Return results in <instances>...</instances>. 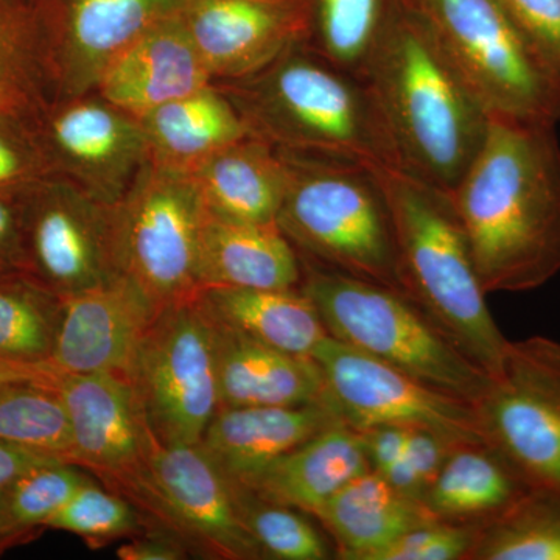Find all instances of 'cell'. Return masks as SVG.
Returning a JSON list of instances; mask_svg holds the SVG:
<instances>
[{
    "label": "cell",
    "mask_w": 560,
    "mask_h": 560,
    "mask_svg": "<svg viewBox=\"0 0 560 560\" xmlns=\"http://www.w3.org/2000/svg\"><path fill=\"white\" fill-rule=\"evenodd\" d=\"M51 385L68 412L72 464L97 475L114 492L135 481L158 436L130 378L54 372Z\"/></svg>",
    "instance_id": "cell-16"
},
{
    "label": "cell",
    "mask_w": 560,
    "mask_h": 560,
    "mask_svg": "<svg viewBox=\"0 0 560 560\" xmlns=\"http://www.w3.org/2000/svg\"><path fill=\"white\" fill-rule=\"evenodd\" d=\"M307 44L338 68L364 80L383 36L404 7V0H308Z\"/></svg>",
    "instance_id": "cell-30"
},
{
    "label": "cell",
    "mask_w": 560,
    "mask_h": 560,
    "mask_svg": "<svg viewBox=\"0 0 560 560\" xmlns=\"http://www.w3.org/2000/svg\"><path fill=\"white\" fill-rule=\"evenodd\" d=\"M117 493L138 508L147 533L167 534L189 555L265 559L238 518L226 475L200 444H164L156 440L145 469Z\"/></svg>",
    "instance_id": "cell-9"
},
{
    "label": "cell",
    "mask_w": 560,
    "mask_h": 560,
    "mask_svg": "<svg viewBox=\"0 0 560 560\" xmlns=\"http://www.w3.org/2000/svg\"><path fill=\"white\" fill-rule=\"evenodd\" d=\"M61 298L24 272L0 275V364L50 371Z\"/></svg>",
    "instance_id": "cell-29"
},
{
    "label": "cell",
    "mask_w": 560,
    "mask_h": 560,
    "mask_svg": "<svg viewBox=\"0 0 560 560\" xmlns=\"http://www.w3.org/2000/svg\"><path fill=\"white\" fill-rule=\"evenodd\" d=\"M467 560H560V499L533 489L482 526Z\"/></svg>",
    "instance_id": "cell-33"
},
{
    "label": "cell",
    "mask_w": 560,
    "mask_h": 560,
    "mask_svg": "<svg viewBox=\"0 0 560 560\" xmlns=\"http://www.w3.org/2000/svg\"><path fill=\"white\" fill-rule=\"evenodd\" d=\"M210 323L215 338L220 408L329 401L323 371L313 357L294 355Z\"/></svg>",
    "instance_id": "cell-21"
},
{
    "label": "cell",
    "mask_w": 560,
    "mask_h": 560,
    "mask_svg": "<svg viewBox=\"0 0 560 560\" xmlns=\"http://www.w3.org/2000/svg\"><path fill=\"white\" fill-rule=\"evenodd\" d=\"M331 407L357 430L399 425L430 430L455 445L486 441L474 404L433 388L327 335L313 352Z\"/></svg>",
    "instance_id": "cell-13"
},
{
    "label": "cell",
    "mask_w": 560,
    "mask_h": 560,
    "mask_svg": "<svg viewBox=\"0 0 560 560\" xmlns=\"http://www.w3.org/2000/svg\"><path fill=\"white\" fill-rule=\"evenodd\" d=\"M189 0H54L36 7L46 47L51 98L97 88L110 62Z\"/></svg>",
    "instance_id": "cell-15"
},
{
    "label": "cell",
    "mask_w": 560,
    "mask_h": 560,
    "mask_svg": "<svg viewBox=\"0 0 560 560\" xmlns=\"http://www.w3.org/2000/svg\"><path fill=\"white\" fill-rule=\"evenodd\" d=\"M55 175L33 116L0 113V194H21Z\"/></svg>",
    "instance_id": "cell-37"
},
{
    "label": "cell",
    "mask_w": 560,
    "mask_h": 560,
    "mask_svg": "<svg viewBox=\"0 0 560 560\" xmlns=\"http://www.w3.org/2000/svg\"><path fill=\"white\" fill-rule=\"evenodd\" d=\"M197 279L201 289L298 290L302 261L278 223H238L206 210L198 238Z\"/></svg>",
    "instance_id": "cell-22"
},
{
    "label": "cell",
    "mask_w": 560,
    "mask_h": 560,
    "mask_svg": "<svg viewBox=\"0 0 560 560\" xmlns=\"http://www.w3.org/2000/svg\"><path fill=\"white\" fill-rule=\"evenodd\" d=\"M46 528L75 534L95 548L147 533L145 521L131 501L92 480L73 493Z\"/></svg>",
    "instance_id": "cell-36"
},
{
    "label": "cell",
    "mask_w": 560,
    "mask_h": 560,
    "mask_svg": "<svg viewBox=\"0 0 560 560\" xmlns=\"http://www.w3.org/2000/svg\"><path fill=\"white\" fill-rule=\"evenodd\" d=\"M130 381L164 444H200L220 410L215 338L197 298L164 308L136 357Z\"/></svg>",
    "instance_id": "cell-10"
},
{
    "label": "cell",
    "mask_w": 560,
    "mask_h": 560,
    "mask_svg": "<svg viewBox=\"0 0 560 560\" xmlns=\"http://www.w3.org/2000/svg\"><path fill=\"white\" fill-rule=\"evenodd\" d=\"M197 302L219 326L294 355L312 357L329 335L315 305L300 289L205 287Z\"/></svg>",
    "instance_id": "cell-28"
},
{
    "label": "cell",
    "mask_w": 560,
    "mask_h": 560,
    "mask_svg": "<svg viewBox=\"0 0 560 560\" xmlns=\"http://www.w3.org/2000/svg\"><path fill=\"white\" fill-rule=\"evenodd\" d=\"M55 175L114 206L149 161L138 117L97 92L51 98L33 116Z\"/></svg>",
    "instance_id": "cell-14"
},
{
    "label": "cell",
    "mask_w": 560,
    "mask_h": 560,
    "mask_svg": "<svg viewBox=\"0 0 560 560\" xmlns=\"http://www.w3.org/2000/svg\"><path fill=\"white\" fill-rule=\"evenodd\" d=\"M228 478V477H226ZM238 518L264 551L265 559L327 560L331 550L304 512L260 497L242 482L231 480Z\"/></svg>",
    "instance_id": "cell-34"
},
{
    "label": "cell",
    "mask_w": 560,
    "mask_h": 560,
    "mask_svg": "<svg viewBox=\"0 0 560 560\" xmlns=\"http://www.w3.org/2000/svg\"><path fill=\"white\" fill-rule=\"evenodd\" d=\"M533 490L489 442L456 445L422 504L436 521L486 526Z\"/></svg>",
    "instance_id": "cell-26"
},
{
    "label": "cell",
    "mask_w": 560,
    "mask_h": 560,
    "mask_svg": "<svg viewBox=\"0 0 560 560\" xmlns=\"http://www.w3.org/2000/svg\"><path fill=\"white\" fill-rule=\"evenodd\" d=\"M486 441L533 489L560 499V345L512 342L503 370L474 404Z\"/></svg>",
    "instance_id": "cell-11"
},
{
    "label": "cell",
    "mask_w": 560,
    "mask_h": 560,
    "mask_svg": "<svg viewBox=\"0 0 560 560\" xmlns=\"http://www.w3.org/2000/svg\"><path fill=\"white\" fill-rule=\"evenodd\" d=\"M183 18L213 83L254 75L311 35L308 0H189Z\"/></svg>",
    "instance_id": "cell-17"
},
{
    "label": "cell",
    "mask_w": 560,
    "mask_h": 560,
    "mask_svg": "<svg viewBox=\"0 0 560 560\" xmlns=\"http://www.w3.org/2000/svg\"><path fill=\"white\" fill-rule=\"evenodd\" d=\"M5 110H14V109H11L10 106L5 105V103L0 102V113H5ZM14 113H18V110H14Z\"/></svg>",
    "instance_id": "cell-47"
},
{
    "label": "cell",
    "mask_w": 560,
    "mask_h": 560,
    "mask_svg": "<svg viewBox=\"0 0 560 560\" xmlns=\"http://www.w3.org/2000/svg\"><path fill=\"white\" fill-rule=\"evenodd\" d=\"M51 375L0 383V441L72 463L68 412Z\"/></svg>",
    "instance_id": "cell-32"
},
{
    "label": "cell",
    "mask_w": 560,
    "mask_h": 560,
    "mask_svg": "<svg viewBox=\"0 0 560 560\" xmlns=\"http://www.w3.org/2000/svg\"><path fill=\"white\" fill-rule=\"evenodd\" d=\"M50 101L38 10L24 0H0V102L35 116Z\"/></svg>",
    "instance_id": "cell-31"
},
{
    "label": "cell",
    "mask_w": 560,
    "mask_h": 560,
    "mask_svg": "<svg viewBox=\"0 0 560 560\" xmlns=\"http://www.w3.org/2000/svg\"><path fill=\"white\" fill-rule=\"evenodd\" d=\"M364 80L401 171L451 194L480 151L490 116L427 22L405 3Z\"/></svg>",
    "instance_id": "cell-2"
},
{
    "label": "cell",
    "mask_w": 560,
    "mask_h": 560,
    "mask_svg": "<svg viewBox=\"0 0 560 560\" xmlns=\"http://www.w3.org/2000/svg\"><path fill=\"white\" fill-rule=\"evenodd\" d=\"M371 470L385 477L404 455L411 429L399 425H375L360 430Z\"/></svg>",
    "instance_id": "cell-41"
},
{
    "label": "cell",
    "mask_w": 560,
    "mask_h": 560,
    "mask_svg": "<svg viewBox=\"0 0 560 560\" xmlns=\"http://www.w3.org/2000/svg\"><path fill=\"white\" fill-rule=\"evenodd\" d=\"M61 319L49 370L108 372L130 378L136 357L162 311L127 278L61 298Z\"/></svg>",
    "instance_id": "cell-18"
},
{
    "label": "cell",
    "mask_w": 560,
    "mask_h": 560,
    "mask_svg": "<svg viewBox=\"0 0 560 560\" xmlns=\"http://www.w3.org/2000/svg\"><path fill=\"white\" fill-rule=\"evenodd\" d=\"M338 423H345V419L329 401L220 408L200 445L228 478L242 480Z\"/></svg>",
    "instance_id": "cell-20"
},
{
    "label": "cell",
    "mask_w": 560,
    "mask_h": 560,
    "mask_svg": "<svg viewBox=\"0 0 560 560\" xmlns=\"http://www.w3.org/2000/svg\"><path fill=\"white\" fill-rule=\"evenodd\" d=\"M113 210L119 276L160 311L197 298L206 208L189 173L147 161Z\"/></svg>",
    "instance_id": "cell-8"
},
{
    "label": "cell",
    "mask_w": 560,
    "mask_h": 560,
    "mask_svg": "<svg viewBox=\"0 0 560 560\" xmlns=\"http://www.w3.org/2000/svg\"><path fill=\"white\" fill-rule=\"evenodd\" d=\"M301 261L300 290L331 338L459 399H480L488 372L405 294L302 256Z\"/></svg>",
    "instance_id": "cell-5"
},
{
    "label": "cell",
    "mask_w": 560,
    "mask_h": 560,
    "mask_svg": "<svg viewBox=\"0 0 560 560\" xmlns=\"http://www.w3.org/2000/svg\"><path fill=\"white\" fill-rule=\"evenodd\" d=\"M427 22L490 117L560 121V77L500 0H404Z\"/></svg>",
    "instance_id": "cell-7"
},
{
    "label": "cell",
    "mask_w": 560,
    "mask_h": 560,
    "mask_svg": "<svg viewBox=\"0 0 560 560\" xmlns=\"http://www.w3.org/2000/svg\"><path fill=\"white\" fill-rule=\"evenodd\" d=\"M455 447V444L433 431L411 429L404 455L385 478L394 489L422 503L427 490L436 480L445 459Z\"/></svg>",
    "instance_id": "cell-39"
},
{
    "label": "cell",
    "mask_w": 560,
    "mask_h": 560,
    "mask_svg": "<svg viewBox=\"0 0 560 560\" xmlns=\"http://www.w3.org/2000/svg\"><path fill=\"white\" fill-rule=\"evenodd\" d=\"M51 372H54V371L36 372V371L16 370V368L2 366V364H0V383L7 382V381H18V378L46 377V375L51 374Z\"/></svg>",
    "instance_id": "cell-45"
},
{
    "label": "cell",
    "mask_w": 560,
    "mask_h": 560,
    "mask_svg": "<svg viewBox=\"0 0 560 560\" xmlns=\"http://www.w3.org/2000/svg\"><path fill=\"white\" fill-rule=\"evenodd\" d=\"M368 470L371 467L363 433L345 422L235 481L264 499L312 515L324 501Z\"/></svg>",
    "instance_id": "cell-24"
},
{
    "label": "cell",
    "mask_w": 560,
    "mask_h": 560,
    "mask_svg": "<svg viewBox=\"0 0 560 560\" xmlns=\"http://www.w3.org/2000/svg\"><path fill=\"white\" fill-rule=\"evenodd\" d=\"M187 556L189 551L183 544L161 533L139 534L117 550L121 560H183Z\"/></svg>",
    "instance_id": "cell-43"
},
{
    "label": "cell",
    "mask_w": 560,
    "mask_h": 560,
    "mask_svg": "<svg viewBox=\"0 0 560 560\" xmlns=\"http://www.w3.org/2000/svg\"><path fill=\"white\" fill-rule=\"evenodd\" d=\"M2 489H0V552L7 550V548L13 547V545L22 544L18 537L11 536L9 530L5 528V525H3Z\"/></svg>",
    "instance_id": "cell-46"
},
{
    "label": "cell",
    "mask_w": 560,
    "mask_h": 560,
    "mask_svg": "<svg viewBox=\"0 0 560 560\" xmlns=\"http://www.w3.org/2000/svg\"><path fill=\"white\" fill-rule=\"evenodd\" d=\"M22 272L65 298L119 276L113 206L51 175L20 194Z\"/></svg>",
    "instance_id": "cell-12"
},
{
    "label": "cell",
    "mask_w": 560,
    "mask_h": 560,
    "mask_svg": "<svg viewBox=\"0 0 560 560\" xmlns=\"http://www.w3.org/2000/svg\"><path fill=\"white\" fill-rule=\"evenodd\" d=\"M552 125L490 117L451 191L486 293L539 289L560 271V143Z\"/></svg>",
    "instance_id": "cell-1"
},
{
    "label": "cell",
    "mask_w": 560,
    "mask_h": 560,
    "mask_svg": "<svg viewBox=\"0 0 560 560\" xmlns=\"http://www.w3.org/2000/svg\"><path fill=\"white\" fill-rule=\"evenodd\" d=\"M560 77V0H500Z\"/></svg>",
    "instance_id": "cell-40"
},
{
    "label": "cell",
    "mask_w": 560,
    "mask_h": 560,
    "mask_svg": "<svg viewBox=\"0 0 560 560\" xmlns=\"http://www.w3.org/2000/svg\"><path fill=\"white\" fill-rule=\"evenodd\" d=\"M138 119L149 161L184 173L249 135L241 113L215 83L164 103Z\"/></svg>",
    "instance_id": "cell-27"
},
{
    "label": "cell",
    "mask_w": 560,
    "mask_h": 560,
    "mask_svg": "<svg viewBox=\"0 0 560 560\" xmlns=\"http://www.w3.org/2000/svg\"><path fill=\"white\" fill-rule=\"evenodd\" d=\"M22 272L20 194H0V275Z\"/></svg>",
    "instance_id": "cell-42"
},
{
    "label": "cell",
    "mask_w": 560,
    "mask_h": 560,
    "mask_svg": "<svg viewBox=\"0 0 560 560\" xmlns=\"http://www.w3.org/2000/svg\"><path fill=\"white\" fill-rule=\"evenodd\" d=\"M312 515L335 540V558L342 560H371L401 534L436 521L374 470L353 478Z\"/></svg>",
    "instance_id": "cell-25"
},
{
    "label": "cell",
    "mask_w": 560,
    "mask_h": 560,
    "mask_svg": "<svg viewBox=\"0 0 560 560\" xmlns=\"http://www.w3.org/2000/svg\"><path fill=\"white\" fill-rule=\"evenodd\" d=\"M388 205L401 293L490 377L511 341L486 302L466 231L451 195L399 167H371Z\"/></svg>",
    "instance_id": "cell-4"
},
{
    "label": "cell",
    "mask_w": 560,
    "mask_h": 560,
    "mask_svg": "<svg viewBox=\"0 0 560 560\" xmlns=\"http://www.w3.org/2000/svg\"><path fill=\"white\" fill-rule=\"evenodd\" d=\"M50 460L62 459L40 455V453L27 451V448L14 447V445L0 441V489L5 488L14 478L20 477L32 467L50 463Z\"/></svg>",
    "instance_id": "cell-44"
},
{
    "label": "cell",
    "mask_w": 560,
    "mask_h": 560,
    "mask_svg": "<svg viewBox=\"0 0 560 560\" xmlns=\"http://www.w3.org/2000/svg\"><path fill=\"white\" fill-rule=\"evenodd\" d=\"M189 176L212 215L238 223H278L289 165L267 140L253 135L235 140L191 168Z\"/></svg>",
    "instance_id": "cell-23"
},
{
    "label": "cell",
    "mask_w": 560,
    "mask_h": 560,
    "mask_svg": "<svg viewBox=\"0 0 560 560\" xmlns=\"http://www.w3.org/2000/svg\"><path fill=\"white\" fill-rule=\"evenodd\" d=\"M88 480L66 460L32 467L2 489L3 525L21 541L32 539Z\"/></svg>",
    "instance_id": "cell-35"
},
{
    "label": "cell",
    "mask_w": 560,
    "mask_h": 560,
    "mask_svg": "<svg viewBox=\"0 0 560 560\" xmlns=\"http://www.w3.org/2000/svg\"><path fill=\"white\" fill-rule=\"evenodd\" d=\"M212 83L179 13L158 22L110 62L94 92L140 117Z\"/></svg>",
    "instance_id": "cell-19"
},
{
    "label": "cell",
    "mask_w": 560,
    "mask_h": 560,
    "mask_svg": "<svg viewBox=\"0 0 560 560\" xmlns=\"http://www.w3.org/2000/svg\"><path fill=\"white\" fill-rule=\"evenodd\" d=\"M282 153L289 186L278 224L298 253L401 293L393 223L374 172L355 162Z\"/></svg>",
    "instance_id": "cell-6"
},
{
    "label": "cell",
    "mask_w": 560,
    "mask_h": 560,
    "mask_svg": "<svg viewBox=\"0 0 560 560\" xmlns=\"http://www.w3.org/2000/svg\"><path fill=\"white\" fill-rule=\"evenodd\" d=\"M482 526L430 521L401 534L371 560H467Z\"/></svg>",
    "instance_id": "cell-38"
},
{
    "label": "cell",
    "mask_w": 560,
    "mask_h": 560,
    "mask_svg": "<svg viewBox=\"0 0 560 560\" xmlns=\"http://www.w3.org/2000/svg\"><path fill=\"white\" fill-rule=\"evenodd\" d=\"M249 135L287 153L399 167L396 147L366 80L307 43L246 79L215 83Z\"/></svg>",
    "instance_id": "cell-3"
}]
</instances>
